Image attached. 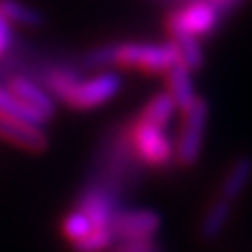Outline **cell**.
I'll return each mask as SVG.
<instances>
[{"mask_svg": "<svg viewBox=\"0 0 252 252\" xmlns=\"http://www.w3.org/2000/svg\"><path fill=\"white\" fill-rule=\"evenodd\" d=\"M177 112H179V109L175 105V101H172V97L166 91H162V93L154 94V97L147 101L139 118H141V120H145V122H149V124H154V126L166 128Z\"/></svg>", "mask_w": 252, "mask_h": 252, "instance_id": "7c38bea8", "label": "cell"}, {"mask_svg": "<svg viewBox=\"0 0 252 252\" xmlns=\"http://www.w3.org/2000/svg\"><path fill=\"white\" fill-rule=\"evenodd\" d=\"M0 11L11 26L19 28H36L42 23V15L36 9H32L21 0H0Z\"/></svg>", "mask_w": 252, "mask_h": 252, "instance_id": "9a60e30c", "label": "cell"}, {"mask_svg": "<svg viewBox=\"0 0 252 252\" xmlns=\"http://www.w3.org/2000/svg\"><path fill=\"white\" fill-rule=\"evenodd\" d=\"M0 139L21 149H28V152H42L49 145L42 126L11 120V118H0Z\"/></svg>", "mask_w": 252, "mask_h": 252, "instance_id": "ba28073f", "label": "cell"}, {"mask_svg": "<svg viewBox=\"0 0 252 252\" xmlns=\"http://www.w3.org/2000/svg\"><path fill=\"white\" fill-rule=\"evenodd\" d=\"M130 139H132V145H135L137 156L145 164H149V166L162 168L175 156V145H172V141L164 132V128L149 124L145 120H141V118L130 128Z\"/></svg>", "mask_w": 252, "mask_h": 252, "instance_id": "5b68a950", "label": "cell"}, {"mask_svg": "<svg viewBox=\"0 0 252 252\" xmlns=\"http://www.w3.org/2000/svg\"><path fill=\"white\" fill-rule=\"evenodd\" d=\"M11 46H13V26L0 11V59L11 51Z\"/></svg>", "mask_w": 252, "mask_h": 252, "instance_id": "d6986e66", "label": "cell"}, {"mask_svg": "<svg viewBox=\"0 0 252 252\" xmlns=\"http://www.w3.org/2000/svg\"><path fill=\"white\" fill-rule=\"evenodd\" d=\"M208 2H212L217 9H225V6H231L235 0H208Z\"/></svg>", "mask_w": 252, "mask_h": 252, "instance_id": "44dd1931", "label": "cell"}, {"mask_svg": "<svg viewBox=\"0 0 252 252\" xmlns=\"http://www.w3.org/2000/svg\"><path fill=\"white\" fill-rule=\"evenodd\" d=\"M162 225V219L156 210L139 208V210H118L112 219V229L116 240L122 242H139L152 240Z\"/></svg>", "mask_w": 252, "mask_h": 252, "instance_id": "8992f818", "label": "cell"}, {"mask_svg": "<svg viewBox=\"0 0 252 252\" xmlns=\"http://www.w3.org/2000/svg\"><path fill=\"white\" fill-rule=\"evenodd\" d=\"M175 46H177V55H179V63L185 65L189 72L202 67L204 63V53H202V44L198 38H175Z\"/></svg>", "mask_w": 252, "mask_h": 252, "instance_id": "2e32d148", "label": "cell"}, {"mask_svg": "<svg viewBox=\"0 0 252 252\" xmlns=\"http://www.w3.org/2000/svg\"><path fill=\"white\" fill-rule=\"evenodd\" d=\"M122 89V78L112 69L80 78L76 72L59 91L57 99L74 109H94L109 103Z\"/></svg>", "mask_w": 252, "mask_h": 252, "instance_id": "7a4b0ae2", "label": "cell"}, {"mask_svg": "<svg viewBox=\"0 0 252 252\" xmlns=\"http://www.w3.org/2000/svg\"><path fill=\"white\" fill-rule=\"evenodd\" d=\"M231 219V202L227 200H217L212 206L206 210V215L202 219V225H200V233L204 240H217L223 229L227 227Z\"/></svg>", "mask_w": 252, "mask_h": 252, "instance_id": "4fadbf2b", "label": "cell"}, {"mask_svg": "<svg viewBox=\"0 0 252 252\" xmlns=\"http://www.w3.org/2000/svg\"><path fill=\"white\" fill-rule=\"evenodd\" d=\"M181 114H183V122H181L179 128L175 158L183 166H191L202 152L204 130H206V120H208V105L206 101L198 97L193 101V105H189Z\"/></svg>", "mask_w": 252, "mask_h": 252, "instance_id": "277c9868", "label": "cell"}, {"mask_svg": "<svg viewBox=\"0 0 252 252\" xmlns=\"http://www.w3.org/2000/svg\"><path fill=\"white\" fill-rule=\"evenodd\" d=\"M0 118H11V120H19V122H30V124H38L42 126L44 120L40 116H36L32 109H28L21 103L6 84H0Z\"/></svg>", "mask_w": 252, "mask_h": 252, "instance_id": "5bb4252c", "label": "cell"}, {"mask_svg": "<svg viewBox=\"0 0 252 252\" xmlns=\"http://www.w3.org/2000/svg\"><path fill=\"white\" fill-rule=\"evenodd\" d=\"M6 86L17 94V99L23 105L32 109L36 116H40L44 122L55 114V99L42 84L30 80L26 76H13L11 80L6 82Z\"/></svg>", "mask_w": 252, "mask_h": 252, "instance_id": "52a82bcc", "label": "cell"}, {"mask_svg": "<svg viewBox=\"0 0 252 252\" xmlns=\"http://www.w3.org/2000/svg\"><path fill=\"white\" fill-rule=\"evenodd\" d=\"M252 179V160L250 158H240L235 160V164L229 168V172L223 179V185H220V195L227 202L238 200L244 193V189L248 187Z\"/></svg>", "mask_w": 252, "mask_h": 252, "instance_id": "8fae6325", "label": "cell"}, {"mask_svg": "<svg viewBox=\"0 0 252 252\" xmlns=\"http://www.w3.org/2000/svg\"><path fill=\"white\" fill-rule=\"evenodd\" d=\"M114 252H158L152 240H139V242H122Z\"/></svg>", "mask_w": 252, "mask_h": 252, "instance_id": "ffe728a7", "label": "cell"}, {"mask_svg": "<svg viewBox=\"0 0 252 252\" xmlns=\"http://www.w3.org/2000/svg\"><path fill=\"white\" fill-rule=\"evenodd\" d=\"M219 23V9L208 0H193L183 4L168 17V34L175 38H200L210 34Z\"/></svg>", "mask_w": 252, "mask_h": 252, "instance_id": "3957f363", "label": "cell"}, {"mask_svg": "<svg viewBox=\"0 0 252 252\" xmlns=\"http://www.w3.org/2000/svg\"><path fill=\"white\" fill-rule=\"evenodd\" d=\"M166 84H168L166 93L172 97V101H175V105H177L179 112H185V109L189 105H193V101L198 99L191 72H189L185 65H181V63L172 65L166 72Z\"/></svg>", "mask_w": 252, "mask_h": 252, "instance_id": "30bf717a", "label": "cell"}, {"mask_svg": "<svg viewBox=\"0 0 252 252\" xmlns=\"http://www.w3.org/2000/svg\"><path fill=\"white\" fill-rule=\"evenodd\" d=\"M91 229H94L93 223L89 220V217L84 215V212L80 210H72L69 215L63 219V233L67 235L72 242H78V240H82L86 233H89Z\"/></svg>", "mask_w": 252, "mask_h": 252, "instance_id": "ac0fdd59", "label": "cell"}, {"mask_svg": "<svg viewBox=\"0 0 252 252\" xmlns=\"http://www.w3.org/2000/svg\"><path fill=\"white\" fill-rule=\"evenodd\" d=\"M78 210L84 212L93 227H109L112 219L116 217V202L105 189L91 187L82 193L80 202H78Z\"/></svg>", "mask_w": 252, "mask_h": 252, "instance_id": "9c48e42d", "label": "cell"}, {"mask_svg": "<svg viewBox=\"0 0 252 252\" xmlns=\"http://www.w3.org/2000/svg\"><path fill=\"white\" fill-rule=\"evenodd\" d=\"M86 63L91 67H124L145 74H166L179 63L175 42H118L94 49Z\"/></svg>", "mask_w": 252, "mask_h": 252, "instance_id": "6da1fadb", "label": "cell"}, {"mask_svg": "<svg viewBox=\"0 0 252 252\" xmlns=\"http://www.w3.org/2000/svg\"><path fill=\"white\" fill-rule=\"evenodd\" d=\"M114 233L109 227H94L82 240L74 242V250L76 252H103L114 244Z\"/></svg>", "mask_w": 252, "mask_h": 252, "instance_id": "e0dca14e", "label": "cell"}]
</instances>
